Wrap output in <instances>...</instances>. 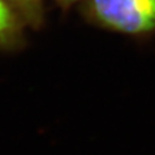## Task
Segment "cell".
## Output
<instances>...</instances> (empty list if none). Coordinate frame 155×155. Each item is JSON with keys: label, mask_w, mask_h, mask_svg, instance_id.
Listing matches in <instances>:
<instances>
[{"label": "cell", "mask_w": 155, "mask_h": 155, "mask_svg": "<svg viewBox=\"0 0 155 155\" xmlns=\"http://www.w3.org/2000/svg\"><path fill=\"white\" fill-rule=\"evenodd\" d=\"M86 22L136 40L155 37V0H82Z\"/></svg>", "instance_id": "cell-1"}, {"label": "cell", "mask_w": 155, "mask_h": 155, "mask_svg": "<svg viewBox=\"0 0 155 155\" xmlns=\"http://www.w3.org/2000/svg\"><path fill=\"white\" fill-rule=\"evenodd\" d=\"M28 25L9 4L0 0V51L14 53L27 45Z\"/></svg>", "instance_id": "cell-2"}, {"label": "cell", "mask_w": 155, "mask_h": 155, "mask_svg": "<svg viewBox=\"0 0 155 155\" xmlns=\"http://www.w3.org/2000/svg\"><path fill=\"white\" fill-rule=\"evenodd\" d=\"M18 13L28 28L39 30L45 24L44 0H5Z\"/></svg>", "instance_id": "cell-3"}, {"label": "cell", "mask_w": 155, "mask_h": 155, "mask_svg": "<svg viewBox=\"0 0 155 155\" xmlns=\"http://www.w3.org/2000/svg\"><path fill=\"white\" fill-rule=\"evenodd\" d=\"M53 1H54L60 8H62L63 11H68V9H70L74 5L81 2L82 0H53Z\"/></svg>", "instance_id": "cell-4"}]
</instances>
